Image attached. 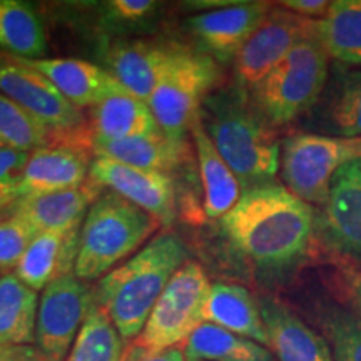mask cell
Masks as SVG:
<instances>
[{"instance_id": "6da1fadb", "label": "cell", "mask_w": 361, "mask_h": 361, "mask_svg": "<svg viewBox=\"0 0 361 361\" xmlns=\"http://www.w3.org/2000/svg\"><path fill=\"white\" fill-rule=\"evenodd\" d=\"M221 229L243 258L266 274L288 273L308 255L316 234L311 204L283 184H261L243 192L221 218Z\"/></svg>"}, {"instance_id": "7a4b0ae2", "label": "cell", "mask_w": 361, "mask_h": 361, "mask_svg": "<svg viewBox=\"0 0 361 361\" xmlns=\"http://www.w3.org/2000/svg\"><path fill=\"white\" fill-rule=\"evenodd\" d=\"M184 263H188V250L183 239L162 233L101 278L94 303L109 314L126 343L141 335L162 291Z\"/></svg>"}, {"instance_id": "3957f363", "label": "cell", "mask_w": 361, "mask_h": 361, "mask_svg": "<svg viewBox=\"0 0 361 361\" xmlns=\"http://www.w3.org/2000/svg\"><path fill=\"white\" fill-rule=\"evenodd\" d=\"M206 133L241 184L243 192L273 183L281 164L273 126L247 101L239 85L206 99L201 111Z\"/></svg>"}, {"instance_id": "277c9868", "label": "cell", "mask_w": 361, "mask_h": 361, "mask_svg": "<svg viewBox=\"0 0 361 361\" xmlns=\"http://www.w3.org/2000/svg\"><path fill=\"white\" fill-rule=\"evenodd\" d=\"M159 228V221L119 194H101L80 228L74 274L82 281L104 278Z\"/></svg>"}, {"instance_id": "5b68a950", "label": "cell", "mask_w": 361, "mask_h": 361, "mask_svg": "<svg viewBox=\"0 0 361 361\" xmlns=\"http://www.w3.org/2000/svg\"><path fill=\"white\" fill-rule=\"evenodd\" d=\"M329 78V56L314 32L251 89V104L273 126H286L318 104Z\"/></svg>"}, {"instance_id": "8992f818", "label": "cell", "mask_w": 361, "mask_h": 361, "mask_svg": "<svg viewBox=\"0 0 361 361\" xmlns=\"http://www.w3.org/2000/svg\"><path fill=\"white\" fill-rule=\"evenodd\" d=\"M219 67L207 54L178 45L157 84L149 107L169 139L184 142L206 99L219 82Z\"/></svg>"}, {"instance_id": "52a82bcc", "label": "cell", "mask_w": 361, "mask_h": 361, "mask_svg": "<svg viewBox=\"0 0 361 361\" xmlns=\"http://www.w3.org/2000/svg\"><path fill=\"white\" fill-rule=\"evenodd\" d=\"M211 284L201 264L188 261L178 269L135 343L151 353L186 345L189 336L204 324L206 301Z\"/></svg>"}, {"instance_id": "ba28073f", "label": "cell", "mask_w": 361, "mask_h": 361, "mask_svg": "<svg viewBox=\"0 0 361 361\" xmlns=\"http://www.w3.org/2000/svg\"><path fill=\"white\" fill-rule=\"evenodd\" d=\"M353 159L350 139L295 134L283 142L281 176L286 188L300 200L308 204L324 206L335 174Z\"/></svg>"}, {"instance_id": "9c48e42d", "label": "cell", "mask_w": 361, "mask_h": 361, "mask_svg": "<svg viewBox=\"0 0 361 361\" xmlns=\"http://www.w3.org/2000/svg\"><path fill=\"white\" fill-rule=\"evenodd\" d=\"M0 92L57 134L84 129L82 109L67 101L51 80L24 59L0 51Z\"/></svg>"}, {"instance_id": "30bf717a", "label": "cell", "mask_w": 361, "mask_h": 361, "mask_svg": "<svg viewBox=\"0 0 361 361\" xmlns=\"http://www.w3.org/2000/svg\"><path fill=\"white\" fill-rule=\"evenodd\" d=\"M94 305V291L75 274L44 288L35 323V346L51 361H66Z\"/></svg>"}, {"instance_id": "8fae6325", "label": "cell", "mask_w": 361, "mask_h": 361, "mask_svg": "<svg viewBox=\"0 0 361 361\" xmlns=\"http://www.w3.org/2000/svg\"><path fill=\"white\" fill-rule=\"evenodd\" d=\"M92 137L89 128L57 134L47 146L30 151L22 179L20 197L80 188L87 183Z\"/></svg>"}, {"instance_id": "7c38bea8", "label": "cell", "mask_w": 361, "mask_h": 361, "mask_svg": "<svg viewBox=\"0 0 361 361\" xmlns=\"http://www.w3.org/2000/svg\"><path fill=\"white\" fill-rule=\"evenodd\" d=\"M313 27L314 19H306L281 6L271 8L234 59L239 87L252 89L261 82L300 40L313 34Z\"/></svg>"}, {"instance_id": "4fadbf2b", "label": "cell", "mask_w": 361, "mask_h": 361, "mask_svg": "<svg viewBox=\"0 0 361 361\" xmlns=\"http://www.w3.org/2000/svg\"><path fill=\"white\" fill-rule=\"evenodd\" d=\"M316 233L343 258L361 264V159L346 162L335 174Z\"/></svg>"}, {"instance_id": "5bb4252c", "label": "cell", "mask_w": 361, "mask_h": 361, "mask_svg": "<svg viewBox=\"0 0 361 361\" xmlns=\"http://www.w3.org/2000/svg\"><path fill=\"white\" fill-rule=\"evenodd\" d=\"M89 178L96 186L109 189L139 206L159 221L161 226H169L174 221L176 191L169 174L96 157L90 164Z\"/></svg>"}, {"instance_id": "9a60e30c", "label": "cell", "mask_w": 361, "mask_h": 361, "mask_svg": "<svg viewBox=\"0 0 361 361\" xmlns=\"http://www.w3.org/2000/svg\"><path fill=\"white\" fill-rule=\"evenodd\" d=\"M271 11L268 2H243L191 17L188 27L207 56L219 62L234 61L247 39Z\"/></svg>"}, {"instance_id": "2e32d148", "label": "cell", "mask_w": 361, "mask_h": 361, "mask_svg": "<svg viewBox=\"0 0 361 361\" xmlns=\"http://www.w3.org/2000/svg\"><path fill=\"white\" fill-rule=\"evenodd\" d=\"M176 47L154 40H116L104 52V64L126 92L149 102Z\"/></svg>"}, {"instance_id": "e0dca14e", "label": "cell", "mask_w": 361, "mask_h": 361, "mask_svg": "<svg viewBox=\"0 0 361 361\" xmlns=\"http://www.w3.org/2000/svg\"><path fill=\"white\" fill-rule=\"evenodd\" d=\"M314 129L338 139L361 137V67L335 64L322 97L311 109Z\"/></svg>"}, {"instance_id": "ac0fdd59", "label": "cell", "mask_w": 361, "mask_h": 361, "mask_svg": "<svg viewBox=\"0 0 361 361\" xmlns=\"http://www.w3.org/2000/svg\"><path fill=\"white\" fill-rule=\"evenodd\" d=\"M27 62L51 80L59 92L79 109L96 107L112 96L128 94L106 67L92 62L45 57Z\"/></svg>"}, {"instance_id": "d6986e66", "label": "cell", "mask_w": 361, "mask_h": 361, "mask_svg": "<svg viewBox=\"0 0 361 361\" xmlns=\"http://www.w3.org/2000/svg\"><path fill=\"white\" fill-rule=\"evenodd\" d=\"M101 188L92 180L80 188L39 196H24L11 207V214L30 226L35 233L67 231L82 226L87 209L101 196Z\"/></svg>"}, {"instance_id": "ffe728a7", "label": "cell", "mask_w": 361, "mask_h": 361, "mask_svg": "<svg viewBox=\"0 0 361 361\" xmlns=\"http://www.w3.org/2000/svg\"><path fill=\"white\" fill-rule=\"evenodd\" d=\"M278 361H335L326 338L310 328L300 316L273 298L258 301Z\"/></svg>"}, {"instance_id": "44dd1931", "label": "cell", "mask_w": 361, "mask_h": 361, "mask_svg": "<svg viewBox=\"0 0 361 361\" xmlns=\"http://www.w3.org/2000/svg\"><path fill=\"white\" fill-rule=\"evenodd\" d=\"M80 228L82 226L67 231L39 233L27 247L13 274L34 291L44 290L54 279L74 274Z\"/></svg>"}, {"instance_id": "7402d4cb", "label": "cell", "mask_w": 361, "mask_h": 361, "mask_svg": "<svg viewBox=\"0 0 361 361\" xmlns=\"http://www.w3.org/2000/svg\"><path fill=\"white\" fill-rule=\"evenodd\" d=\"M191 135L196 147L202 196H204L202 211L209 219H221L236 206L239 197L243 196V188L236 174L226 164L207 135L201 114L192 123Z\"/></svg>"}, {"instance_id": "603a6c76", "label": "cell", "mask_w": 361, "mask_h": 361, "mask_svg": "<svg viewBox=\"0 0 361 361\" xmlns=\"http://www.w3.org/2000/svg\"><path fill=\"white\" fill-rule=\"evenodd\" d=\"M204 322L269 346L268 329L261 316L259 303L245 286L233 283L211 284L206 301Z\"/></svg>"}, {"instance_id": "cb8c5ba5", "label": "cell", "mask_w": 361, "mask_h": 361, "mask_svg": "<svg viewBox=\"0 0 361 361\" xmlns=\"http://www.w3.org/2000/svg\"><path fill=\"white\" fill-rule=\"evenodd\" d=\"M87 128L92 142H114L159 133L147 102L130 94L112 96L90 109Z\"/></svg>"}, {"instance_id": "d4e9b609", "label": "cell", "mask_w": 361, "mask_h": 361, "mask_svg": "<svg viewBox=\"0 0 361 361\" xmlns=\"http://www.w3.org/2000/svg\"><path fill=\"white\" fill-rule=\"evenodd\" d=\"M92 154L139 169L168 174L169 171L178 169L184 161H188L189 146L188 141H174L159 130L156 134L126 141L92 142Z\"/></svg>"}, {"instance_id": "484cf974", "label": "cell", "mask_w": 361, "mask_h": 361, "mask_svg": "<svg viewBox=\"0 0 361 361\" xmlns=\"http://www.w3.org/2000/svg\"><path fill=\"white\" fill-rule=\"evenodd\" d=\"M314 37L336 64L361 67V0L331 2L326 16L314 20Z\"/></svg>"}, {"instance_id": "4316f807", "label": "cell", "mask_w": 361, "mask_h": 361, "mask_svg": "<svg viewBox=\"0 0 361 361\" xmlns=\"http://www.w3.org/2000/svg\"><path fill=\"white\" fill-rule=\"evenodd\" d=\"M39 300L13 273L0 276V345H32Z\"/></svg>"}, {"instance_id": "83f0119b", "label": "cell", "mask_w": 361, "mask_h": 361, "mask_svg": "<svg viewBox=\"0 0 361 361\" xmlns=\"http://www.w3.org/2000/svg\"><path fill=\"white\" fill-rule=\"evenodd\" d=\"M0 51L35 61L47 52L42 19L29 2L0 0Z\"/></svg>"}, {"instance_id": "f1b7e54d", "label": "cell", "mask_w": 361, "mask_h": 361, "mask_svg": "<svg viewBox=\"0 0 361 361\" xmlns=\"http://www.w3.org/2000/svg\"><path fill=\"white\" fill-rule=\"evenodd\" d=\"M184 353L188 361H274L266 346L211 323L189 336Z\"/></svg>"}, {"instance_id": "f546056e", "label": "cell", "mask_w": 361, "mask_h": 361, "mask_svg": "<svg viewBox=\"0 0 361 361\" xmlns=\"http://www.w3.org/2000/svg\"><path fill=\"white\" fill-rule=\"evenodd\" d=\"M124 343L109 314L94 303L66 361H123Z\"/></svg>"}, {"instance_id": "4dcf8cb0", "label": "cell", "mask_w": 361, "mask_h": 361, "mask_svg": "<svg viewBox=\"0 0 361 361\" xmlns=\"http://www.w3.org/2000/svg\"><path fill=\"white\" fill-rule=\"evenodd\" d=\"M324 338L335 361H361V316L338 305L319 310Z\"/></svg>"}, {"instance_id": "1f68e13d", "label": "cell", "mask_w": 361, "mask_h": 361, "mask_svg": "<svg viewBox=\"0 0 361 361\" xmlns=\"http://www.w3.org/2000/svg\"><path fill=\"white\" fill-rule=\"evenodd\" d=\"M56 135L57 133L45 128L0 92V144L34 151L51 144Z\"/></svg>"}, {"instance_id": "d6a6232c", "label": "cell", "mask_w": 361, "mask_h": 361, "mask_svg": "<svg viewBox=\"0 0 361 361\" xmlns=\"http://www.w3.org/2000/svg\"><path fill=\"white\" fill-rule=\"evenodd\" d=\"M30 151L0 146V213L20 200L22 179Z\"/></svg>"}, {"instance_id": "836d02e7", "label": "cell", "mask_w": 361, "mask_h": 361, "mask_svg": "<svg viewBox=\"0 0 361 361\" xmlns=\"http://www.w3.org/2000/svg\"><path fill=\"white\" fill-rule=\"evenodd\" d=\"M35 236L37 233L16 216L0 221V271L16 269Z\"/></svg>"}, {"instance_id": "e575fe53", "label": "cell", "mask_w": 361, "mask_h": 361, "mask_svg": "<svg viewBox=\"0 0 361 361\" xmlns=\"http://www.w3.org/2000/svg\"><path fill=\"white\" fill-rule=\"evenodd\" d=\"M101 7L104 22L121 29H134L146 24L154 16L159 4L154 0H111Z\"/></svg>"}, {"instance_id": "d590c367", "label": "cell", "mask_w": 361, "mask_h": 361, "mask_svg": "<svg viewBox=\"0 0 361 361\" xmlns=\"http://www.w3.org/2000/svg\"><path fill=\"white\" fill-rule=\"evenodd\" d=\"M123 361H188L186 353L183 346L161 351V353H151L146 348H142L139 343L133 341L128 350L124 351Z\"/></svg>"}, {"instance_id": "8d00e7d4", "label": "cell", "mask_w": 361, "mask_h": 361, "mask_svg": "<svg viewBox=\"0 0 361 361\" xmlns=\"http://www.w3.org/2000/svg\"><path fill=\"white\" fill-rule=\"evenodd\" d=\"M279 6L298 13V16L306 17V19H313V17L322 19V17L326 16L329 7H331V2H328V0H286Z\"/></svg>"}, {"instance_id": "74e56055", "label": "cell", "mask_w": 361, "mask_h": 361, "mask_svg": "<svg viewBox=\"0 0 361 361\" xmlns=\"http://www.w3.org/2000/svg\"><path fill=\"white\" fill-rule=\"evenodd\" d=\"M0 361H51L37 346L0 345Z\"/></svg>"}, {"instance_id": "f35d334b", "label": "cell", "mask_w": 361, "mask_h": 361, "mask_svg": "<svg viewBox=\"0 0 361 361\" xmlns=\"http://www.w3.org/2000/svg\"><path fill=\"white\" fill-rule=\"evenodd\" d=\"M345 278V290L348 295L351 305L355 306L356 313L361 316V273L356 269H346L343 273Z\"/></svg>"}, {"instance_id": "ab89813d", "label": "cell", "mask_w": 361, "mask_h": 361, "mask_svg": "<svg viewBox=\"0 0 361 361\" xmlns=\"http://www.w3.org/2000/svg\"><path fill=\"white\" fill-rule=\"evenodd\" d=\"M350 142H351V147H353L355 159H361V137L350 139Z\"/></svg>"}, {"instance_id": "60d3db41", "label": "cell", "mask_w": 361, "mask_h": 361, "mask_svg": "<svg viewBox=\"0 0 361 361\" xmlns=\"http://www.w3.org/2000/svg\"><path fill=\"white\" fill-rule=\"evenodd\" d=\"M0 146H4V144H0Z\"/></svg>"}]
</instances>
